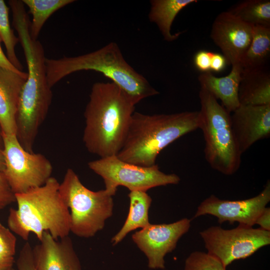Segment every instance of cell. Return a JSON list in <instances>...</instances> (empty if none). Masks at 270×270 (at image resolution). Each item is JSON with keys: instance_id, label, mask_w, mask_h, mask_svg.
Here are the masks:
<instances>
[{"instance_id": "cell-5", "label": "cell", "mask_w": 270, "mask_h": 270, "mask_svg": "<svg viewBox=\"0 0 270 270\" xmlns=\"http://www.w3.org/2000/svg\"><path fill=\"white\" fill-rule=\"evenodd\" d=\"M200 128L205 141V158L214 170L231 176L239 169L242 154L232 127L230 114L206 90L199 92Z\"/></svg>"}, {"instance_id": "cell-18", "label": "cell", "mask_w": 270, "mask_h": 270, "mask_svg": "<svg viewBox=\"0 0 270 270\" xmlns=\"http://www.w3.org/2000/svg\"><path fill=\"white\" fill-rule=\"evenodd\" d=\"M197 2V0H152L149 20L156 25L165 40L172 42L180 34L171 32L172 26L176 16L184 8Z\"/></svg>"}, {"instance_id": "cell-31", "label": "cell", "mask_w": 270, "mask_h": 270, "mask_svg": "<svg viewBox=\"0 0 270 270\" xmlns=\"http://www.w3.org/2000/svg\"><path fill=\"white\" fill-rule=\"evenodd\" d=\"M1 42L2 40L0 38V68L8 69L16 72H23L16 68L8 60L2 48L0 45Z\"/></svg>"}, {"instance_id": "cell-16", "label": "cell", "mask_w": 270, "mask_h": 270, "mask_svg": "<svg viewBox=\"0 0 270 270\" xmlns=\"http://www.w3.org/2000/svg\"><path fill=\"white\" fill-rule=\"evenodd\" d=\"M242 68L240 64L232 65L230 74L217 77L210 72H202L198 76L200 88L220 100L222 106L230 114L240 106L238 91Z\"/></svg>"}, {"instance_id": "cell-13", "label": "cell", "mask_w": 270, "mask_h": 270, "mask_svg": "<svg viewBox=\"0 0 270 270\" xmlns=\"http://www.w3.org/2000/svg\"><path fill=\"white\" fill-rule=\"evenodd\" d=\"M232 127L242 154L270 136V104L240 105L230 114Z\"/></svg>"}, {"instance_id": "cell-15", "label": "cell", "mask_w": 270, "mask_h": 270, "mask_svg": "<svg viewBox=\"0 0 270 270\" xmlns=\"http://www.w3.org/2000/svg\"><path fill=\"white\" fill-rule=\"evenodd\" d=\"M27 76V72L0 68V126L3 134H16L18 102Z\"/></svg>"}, {"instance_id": "cell-19", "label": "cell", "mask_w": 270, "mask_h": 270, "mask_svg": "<svg viewBox=\"0 0 270 270\" xmlns=\"http://www.w3.org/2000/svg\"><path fill=\"white\" fill-rule=\"evenodd\" d=\"M129 212L126 220L120 230L112 237L111 242L113 246L120 242L126 236L137 228H144L150 223L148 219V210L152 199L146 192L130 191Z\"/></svg>"}, {"instance_id": "cell-3", "label": "cell", "mask_w": 270, "mask_h": 270, "mask_svg": "<svg viewBox=\"0 0 270 270\" xmlns=\"http://www.w3.org/2000/svg\"><path fill=\"white\" fill-rule=\"evenodd\" d=\"M48 82L52 88L65 76L80 70L104 74L120 88L136 105L159 92L126 60L118 45L110 42L95 51L76 56L46 58Z\"/></svg>"}, {"instance_id": "cell-24", "label": "cell", "mask_w": 270, "mask_h": 270, "mask_svg": "<svg viewBox=\"0 0 270 270\" xmlns=\"http://www.w3.org/2000/svg\"><path fill=\"white\" fill-rule=\"evenodd\" d=\"M16 244L14 233L0 222V270L14 268Z\"/></svg>"}, {"instance_id": "cell-32", "label": "cell", "mask_w": 270, "mask_h": 270, "mask_svg": "<svg viewBox=\"0 0 270 270\" xmlns=\"http://www.w3.org/2000/svg\"><path fill=\"white\" fill-rule=\"evenodd\" d=\"M4 169V158L3 146L0 145V172H3Z\"/></svg>"}, {"instance_id": "cell-12", "label": "cell", "mask_w": 270, "mask_h": 270, "mask_svg": "<svg viewBox=\"0 0 270 270\" xmlns=\"http://www.w3.org/2000/svg\"><path fill=\"white\" fill-rule=\"evenodd\" d=\"M252 26L228 12L219 14L212 24L210 36L228 63L240 64L251 42Z\"/></svg>"}, {"instance_id": "cell-7", "label": "cell", "mask_w": 270, "mask_h": 270, "mask_svg": "<svg viewBox=\"0 0 270 270\" xmlns=\"http://www.w3.org/2000/svg\"><path fill=\"white\" fill-rule=\"evenodd\" d=\"M88 168L103 179L105 188L116 192L118 186L130 191L142 190L160 186L176 184L180 178L176 174H166L157 164L140 166L124 162L116 156L100 158L89 162Z\"/></svg>"}, {"instance_id": "cell-11", "label": "cell", "mask_w": 270, "mask_h": 270, "mask_svg": "<svg viewBox=\"0 0 270 270\" xmlns=\"http://www.w3.org/2000/svg\"><path fill=\"white\" fill-rule=\"evenodd\" d=\"M190 222L184 218L170 224H150L132 235L134 242L146 256L149 268H165V256L176 248L180 238L188 232Z\"/></svg>"}, {"instance_id": "cell-22", "label": "cell", "mask_w": 270, "mask_h": 270, "mask_svg": "<svg viewBox=\"0 0 270 270\" xmlns=\"http://www.w3.org/2000/svg\"><path fill=\"white\" fill-rule=\"evenodd\" d=\"M74 0H22L32 16L29 31L31 38L38 40L44 24L59 9L74 2Z\"/></svg>"}, {"instance_id": "cell-23", "label": "cell", "mask_w": 270, "mask_h": 270, "mask_svg": "<svg viewBox=\"0 0 270 270\" xmlns=\"http://www.w3.org/2000/svg\"><path fill=\"white\" fill-rule=\"evenodd\" d=\"M0 38L6 47L8 60L16 68L22 71V66L15 50L16 45L20 42V40L11 28L9 20V8L4 0H0Z\"/></svg>"}, {"instance_id": "cell-4", "label": "cell", "mask_w": 270, "mask_h": 270, "mask_svg": "<svg viewBox=\"0 0 270 270\" xmlns=\"http://www.w3.org/2000/svg\"><path fill=\"white\" fill-rule=\"evenodd\" d=\"M59 186L52 176L41 186L15 194L17 208L10 210L8 228L26 241L30 233L39 241L44 232L56 240L68 236L70 212L60 196Z\"/></svg>"}, {"instance_id": "cell-6", "label": "cell", "mask_w": 270, "mask_h": 270, "mask_svg": "<svg viewBox=\"0 0 270 270\" xmlns=\"http://www.w3.org/2000/svg\"><path fill=\"white\" fill-rule=\"evenodd\" d=\"M60 196L70 212V232L78 236H94L104 228L113 213L116 192L105 188L92 191L86 187L72 168L60 183Z\"/></svg>"}, {"instance_id": "cell-20", "label": "cell", "mask_w": 270, "mask_h": 270, "mask_svg": "<svg viewBox=\"0 0 270 270\" xmlns=\"http://www.w3.org/2000/svg\"><path fill=\"white\" fill-rule=\"evenodd\" d=\"M270 58V28L253 26L251 42L240 63L241 67L253 68L268 66Z\"/></svg>"}, {"instance_id": "cell-2", "label": "cell", "mask_w": 270, "mask_h": 270, "mask_svg": "<svg viewBox=\"0 0 270 270\" xmlns=\"http://www.w3.org/2000/svg\"><path fill=\"white\" fill-rule=\"evenodd\" d=\"M199 124V111L154 114L134 112L122 146L116 156L128 163L154 166L164 148L198 128Z\"/></svg>"}, {"instance_id": "cell-34", "label": "cell", "mask_w": 270, "mask_h": 270, "mask_svg": "<svg viewBox=\"0 0 270 270\" xmlns=\"http://www.w3.org/2000/svg\"><path fill=\"white\" fill-rule=\"evenodd\" d=\"M12 268L11 270H12Z\"/></svg>"}, {"instance_id": "cell-14", "label": "cell", "mask_w": 270, "mask_h": 270, "mask_svg": "<svg viewBox=\"0 0 270 270\" xmlns=\"http://www.w3.org/2000/svg\"><path fill=\"white\" fill-rule=\"evenodd\" d=\"M36 270H82L70 238L56 240L44 232L40 243L32 248Z\"/></svg>"}, {"instance_id": "cell-17", "label": "cell", "mask_w": 270, "mask_h": 270, "mask_svg": "<svg viewBox=\"0 0 270 270\" xmlns=\"http://www.w3.org/2000/svg\"><path fill=\"white\" fill-rule=\"evenodd\" d=\"M238 98L240 105L270 104L269 66L242 68Z\"/></svg>"}, {"instance_id": "cell-33", "label": "cell", "mask_w": 270, "mask_h": 270, "mask_svg": "<svg viewBox=\"0 0 270 270\" xmlns=\"http://www.w3.org/2000/svg\"><path fill=\"white\" fill-rule=\"evenodd\" d=\"M0 145L3 146L2 134V130L0 126Z\"/></svg>"}, {"instance_id": "cell-9", "label": "cell", "mask_w": 270, "mask_h": 270, "mask_svg": "<svg viewBox=\"0 0 270 270\" xmlns=\"http://www.w3.org/2000/svg\"><path fill=\"white\" fill-rule=\"evenodd\" d=\"M207 252L226 268L236 260L246 258L270 244V232L238 225L231 230L212 226L200 232Z\"/></svg>"}, {"instance_id": "cell-25", "label": "cell", "mask_w": 270, "mask_h": 270, "mask_svg": "<svg viewBox=\"0 0 270 270\" xmlns=\"http://www.w3.org/2000/svg\"><path fill=\"white\" fill-rule=\"evenodd\" d=\"M184 270H226V268L208 252L194 251L186 258Z\"/></svg>"}, {"instance_id": "cell-29", "label": "cell", "mask_w": 270, "mask_h": 270, "mask_svg": "<svg viewBox=\"0 0 270 270\" xmlns=\"http://www.w3.org/2000/svg\"><path fill=\"white\" fill-rule=\"evenodd\" d=\"M227 64L226 58L222 54L212 52L210 70L220 72L224 70Z\"/></svg>"}, {"instance_id": "cell-10", "label": "cell", "mask_w": 270, "mask_h": 270, "mask_svg": "<svg viewBox=\"0 0 270 270\" xmlns=\"http://www.w3.org/2000/svg\"><path fill=\"white\" fill-rule=\"evenodd\" d=\"M270 201L268 180L258 194L246 200H222L212 194L200 204L194 218L208 214L216 217L220 224L228 222L233 224L238 222V225L252 227Z\"/></svg>"}, {"instance_id": "cell-1", "label": "cell", "mask_w": 270, "mask_h": 270, "mask_svg": "<svg viewBox=\"0 0 270 270\" xmlns=\"http://www.w3.org/2000/svg\"><path fill=\"white\" fill-rule=\"evenodd\" d=\"M135 104L112 82H96L84 112L82 140L100 158L116 156L124 140Z\"/></svg>"}, {"instance_id": "cell-27", "label": "cell", "mask_w": 270, "mask_h": 270, "mask_svg": "<svg viewBox=\"0 0 270 270\" xmlns=\"http://www.w3.org/2000/svg\"><path fill=\"white\" fill-rule=\"evenodd\" d=\"M14 202H16L15 194L12 190L4 172H0V210Z\"/></svg>"}, {"instance_id": "cell-26", "label": "cell", "mask_w": 270, "mask_h": 270, "mask_svg": "<svg viewBox=\"0 0 270 270\" xmlns=\"http://www.w3.org/2000/svg\"><path fill=\"white\" fill-rule=\"evenodd\" d=\"M16 268L12 270H36L32 256V248L26 242L22 246L16 262Z\"/></svg>"}, {"instance_id": "cell-21", "label": "cell", "mask_w": 270, "mask_h": 270, "mask_svg": "<svg viewBox=\"0 0 270 270\" xmlns=\"http://www.w3.org/2000/svg\"><path fill=\"white\" fill-rule=\"evenodd\" d=\"M252 26L270 28V0H244L232 6L227 10Z\"/></svg>"}, {"instance_id": "cell-28", "label": "cell", "mask_w": 270, "mask_h": 270, "mask_svg": "<svg viewBox=\"0 0 270 270\" xmlns=\"http://www.w3.org/2000/svg\"><path fill=\"white\" fill-rule=\"evenodd\" d=\"M212 52L206 50H200L195 54L194 58V64L202 72H210Z\"/></svg>"}, {"instance_id": "cell-30", "label": "cell", "mask_w": 270, "mask_h": 270, "mask_svg": "<svg viewBox=\"0 0 270 270\" xmlns=\"http://www.w3.org/2000/svg\"><path fill=\"white\" fill-rule=\"evenodd\" d=\"M260 228L270 232V208L266 207L256 220L255 224Z\"/></svg>"}, {"instance_id": "cell-8", "label": "cell", "mask_w": 270, "mask_h": 270, "mask_svg": "<svg viewBox=\"0 0 270 270\" xmlns=\"http://www.w3.org/2000/svg\"><path fill=\"white\" fill-rule=\"evenodd\" d=\"M2 134L5 177L14 194L44 185L52 177V166L42 154L24 150L16 135Z\"/></svg>"}]
</instances>
